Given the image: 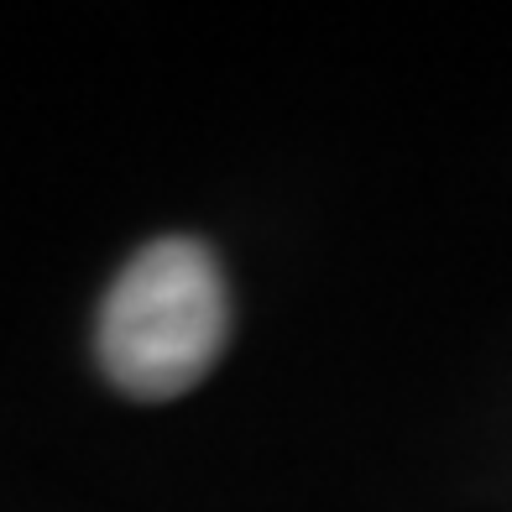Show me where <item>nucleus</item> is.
Returning <instances> with one entry per match:
<instances>
[{"label": "nucleus", "mask_w": 512, "mask_h": 512, "mask_svg": "<svg viewBox=\"0 0 512 512\" xmlns=\"http://www.w3.org/2000/svg\"><path fill=\"white\" fill-rule=\"evenodd\" d=\"M230 335V293L209 246L168 236L142 246L100 304L105 377L142 403L183 398L209 377Z\"/></svg>", "instance_id": "obj_1"}]
</instances>
